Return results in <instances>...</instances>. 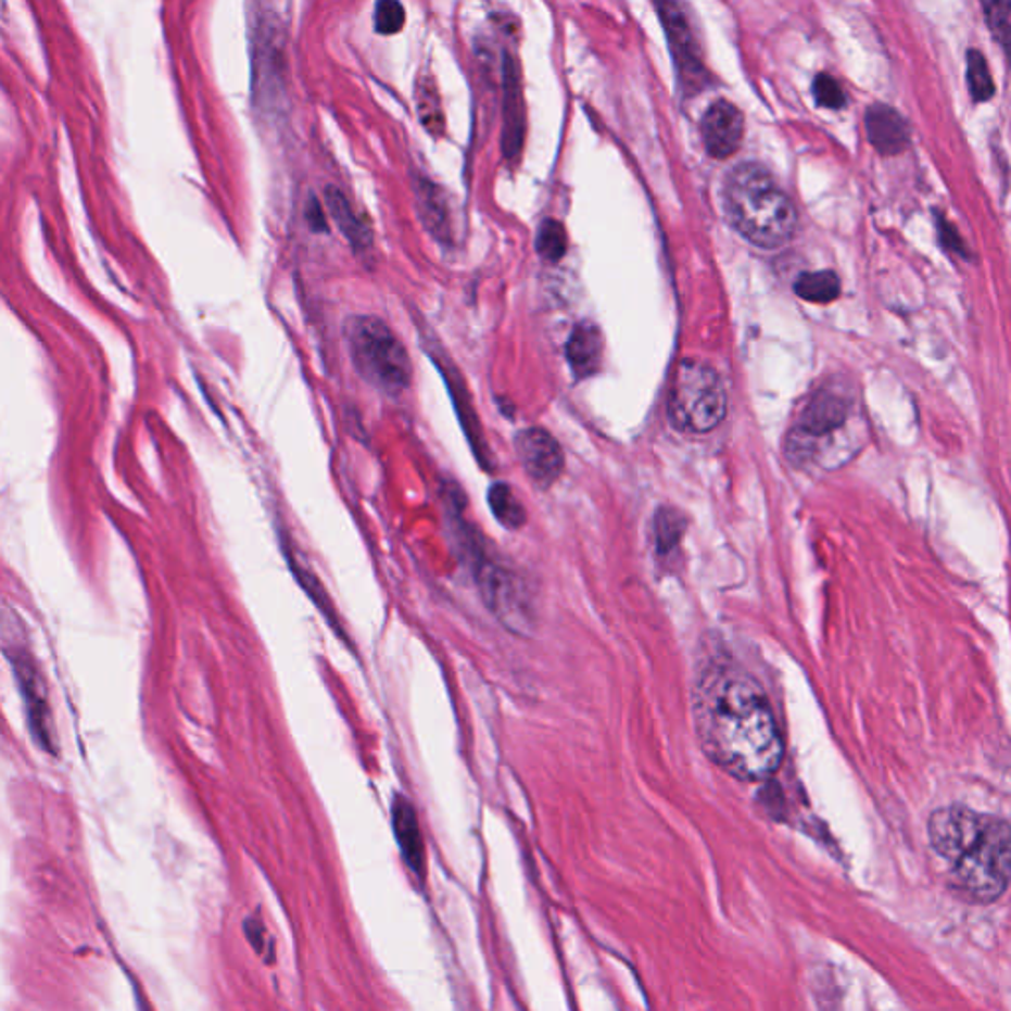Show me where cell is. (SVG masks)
Wrapping results in <instances>:
<instances>
[{
    "label": "cell",
    "mask_w": 1011,
    "mask_h": 1011,
    "mask_svg": "<svg viewBox=\"0 0 1011 1011\" xmlns=\"http://www.w3.org/2000/svg\"><path fill=\"white\" fill-rule=\"evenodd\" d=\"M451 528L480 598L490 615L514 634H530L535 624L532 595L522 576L490 544L484 533L463 516V504L451 494Z\"/></svg>",
    "instance_id": "3957f363"
},
{
    "label": "cell",
    "mask_w": 1011,
    "mask_h": 1011,
    "mask_svg": "<svg viewBox=\"0 0 1011 1011\" xmlns=\"http://www.w3.org/2000/svg\"><path fill=\"white\" fill-rule=\"evenodd\" d=\"M865 129L871 144L883 156L902 153L909 144V125L889 105L870 108L865 113Z\"/></svg>",
    "instance_id": "5bb4252c"
},
{
    "label": "cell",
    "mask_w": 1011,
    "mask_h": 1011,
    "mask_svg": "<svg viewBox=\"0 0 1011 1011\" xmlns=\"http://www.w3.org/2000/svg\"><path fill=\"white\" fill-rule=\"evenodd\" d=\"M743 113L729 101H716L702 121V135L707 153L713 159H728L740 151L743 141Z\"/></svg>",
    "instance_id": "8fae6325"
},
{
    "label": "cell",
    "mask_w": 1011,
    "mask_h": 1011,
    "mask_svg": "<svg viewBox=\"0 0 1011 1011\" xmlns=\"http://www.w3.org/2000/svg\"><path fill=\"white\" fill-rule=\"evenodd\" d=\"M405 24V9L395 0H381L376 4L374 12V26L381 36H393L400 33Z\"/></svg>",
    "instance_id": "484cf974"
},
{
    "label": "cell",
    "mask_w": 1011,
    "mask_h": 1011,
    "mask_svg": "<svg viewBox=\"0 0 1011 1011\" xmlns=\"http://www.w3.org/2000/svg\"><path fill=\"white\" fill-rule=\"evenodd\" d=\"M417 216L424 222L425 229L439 241L448 240V207L443 192L431 180L417 176L414 185Z\"/></svg>",
    "instance_id": "e0dca14e"
},
{
    "label": "cell",
    "mask_w": 1011,
    "mask_h": 1011,
    "mask_svg": "<svg viewBox=\"0 0 1011 1011\" xmlns=\"http://www.w3.org/2000/svg\"><path fill=\"white\" fill-rule=\"evenodd\" d=\"M437 366L441 368V374H443L446 386H448L458 421L465 429V435H467L468 445L472 448V455L479 460L480 468H484L486 472H492L494 470V457H492V451H490L489 443H486V437H484V431L480 427L479 417H477V412H475L472 402L468 397L467 388L463 383L460 374L455 370L453 362H446L445 366H441V364H437Z\"/></svg>",
    "instance_id": "7c38bea8"
},
{
    "label": "cell",
    "mask_w": 1011,
    "mask_h": 1011,
    "mask_svg": "<svg viewBox=\"0 0 1011 1011\" xmlns=\"http://www.w3.org/2000/svg\"><path fill=\"white\" fill-rule=\"evenodd\" d=\"M325 204H327L330 218L334 219L340 233L346 238L350 245L356 251H366L371 248V231L362 219L356 216L354 207L337 186H328L325 190Z\"/></svg>",
    "instance_id": "ac0fdd59"
},
{
    "label": "cell",
    "mask_w": 1011,
    "mask_h": 1011,
    "mask_svg": "<svg viewBox=\"0 0 1011 1011\" xmlns=\"http://www.w3.org/2000/svg\"><path fill=\"white\" fill-rule=\"evenodd\" d=\"M567 362L577 378H589L598 370L603 358V337L591 323H581L573 328L567 340Z\"/></svg>",
    "instance_id": "2e32d148"
},
{
    "label": "cell",
    "mask_w": 1011,
    "mask_h": 1011,
    "mask_svg": "<svg viewBox=\"0 0 1011 1011\" xmlns=\"http://www.w3.org/2000/svg\"><path fill=\"white\" fill-rule=\"evenodd\" d=\"M728 414V395L718 371L702 362L684 359L675 370L668 397V415L678 431L707 433Z\"/></svg>",
    "instance_id": "52a82bcc"
},
{
    "label": "cell",
    "mask_w": 1011,
    "mask_h": 1011,
    "mask_svg": "<svg viewBox=\"0 0 1011 1011\" xmlns=\"http://www.w3.org/2000/svg\"><path fill=\"white\" fill-rule=\"evenodd\" d=\"M392 826L405 865L414 871L417 880H424L425 873H427L424 832L419 826L414 805L402 794L395 796V800H393Z\"/></svg>",
    "instance_id": "4fadbf2b"
},
{
    "label": "cell",
    "mask_w": 1011,
    "mask_h": 1011,
    "mask_svg": "<svg viewBox=\"0 0 1011 1011\" xmlns=\"http://www.w3.org/2000/svg\"><path fill=\"white\" fill-rule=\"evenodd\" d=\"M514 448L523 472L535 486L549 489L561 477L566 467L564 448L549 431L542 427H528L514 437Z\"/></svg>",
    "instance_id": "9c48e42d"
},
{
    "label": "cell",
    "mask_w": 1011,
    "mask_h": 1011,
    "mask_svg": "<svg viewBox=\"0 0 1011 1011\" xmlns=\"http://www.w3.org/2000/svg\"><path fill=\"white\" fill-rule=\"evenodd\" d=\"M283 547L285 555H287V559H289V567H291L294 577L299 579V583L305 589L306 595L313 598V603H315L316 607L327 617L330 627H334V629L340 632V629H338L337 612H334V607H332V603H330V598H328L327 589L323 587V583H320L318 577L311 571V567L303 566V564L299 561V557L294 554L293 545L283 542Z\"/></svg>",
    "instance_id": "44dd1931"
},
{
    "label": "cell",
    "mask_w": 1011,
    "mask_h": 1011,
    "mask_svg": "<svg viewBox=\"0 0 1011 1011\" xmlns=\"http://www.w3.org/2000/svg\"><path fill=\"white\" fill-rule=\"evenodd\" d=\"M7 654H9V660L14 668V678L23 694L34 741L46 753H55L54 725H52V713H50V704H48V692H46L45 678L34 660V654H30L28 646L23 644L18 636L12 639L11 648L7 646Z\"/></svg>",
    "instance_id": "ba28073f"
},
{
    "label": "cell",
    "mask_w": 1011,
    "mask_h": 1011,
    "mask_svg": "<svg viewBox=\"0 0 1011 1011\" xmlns=\"http://www.w3.org/2000/svg\"><path fill=\"white\" fill-rule=\"evenodd\" d=\"M723 200L731 226L750 243L774 250L793 238L796 210L761 164L735 166L725 180Z\"/></svg>",
    "instance_id": "277c9868"
},
{
    "label": "cell",
    "mask_w": 1011,
    "mask_h": 1011,
    "mask_svg": "<svg viewBox=\"0 0 1011 1011\" xmlns=\"http://www.w3.org/2000/svg\"><path fill=\"white\" fill-rule=\"evenodd\" d=\"M684 532V520L675 510L664 508L656 514V542L660 552H670L680 542Z\"/></svg>",
    "instance_id": "d4e9b609"
},
{
    "label": "cell",
    "mask_w": 1011,
    "mask_h": 1011,
    "mask_svg": "<svg viewBox=\"0 0 1011 1011\" xmlns=\"http://www.w3.org/2000/svg\"><path fill=\"white\" fill-rule=\"evenodd\" d=\"M694 725L707 757L740 781H764L783 762L771 702L759 682L735 666H711L699 675Z\"/></svg>",
    "instance_id": "6da1fadb"
},
{
    "label": "cell",
    "mask_w": 1011,
    "mask_h": 1011,
    "mask_svg": "<svg viewBox=\"0 0 1011 1011\" xmlns=\"http://www.w3.org/2000/svg\"><path fill=\"white\" fill-rule=\"evenodd\" d=\"M968 86H970L972 98L976 101H989L996 93L986 58L980 54L978 50L968 52Z\"/></svg>",
    "instance_id": "cb8c5ba5"
},
{
    "label": "cell",
    "mask_w": 1011,
    "mask_h": 1011,
    "mask_svg": "<svg viewBox=\"0 0 1011 1011\" xmlns=\"http://www.w3.org/2000/svg\"><path fill=\"white\" fill-rule=\"evenodd\" d=\"M306 219H308V226L315 231H327L325 212H323V207L316 202L315 198L311 200V204H306Z\"/></svg>",
    "instance_id": "4dcf8cb0"
},
{
    "label": "cell",
    "mask_w": 1011,
    "mask_h": 1011,
    "mask_svg": "<svg viewBox=\"0 0 1011 1011\" xmlns=\"http://www.w3.org/2000/svg\"><path fill=\"white\" fill-rule=\"evenodd\" d=\"M816 101L827 110H842L846 105V96L836 79L827 74H820L814 79Z\"/></svg>",
    "instance_id": "83f0119b"
},
{
    "label": "cell",
    "mask_w": 1011,
    "mask_h": 1011,
    "mask_svg": "<svg viewBox=\"0 0 1011 1011\" xmlns=\"http://www.w3.org/2000/svg\"><path fill=\"white\" fill-rule=\"evenodd\" d=\"M984 11H986V18H988L989 28H991V33H994V38L1000 40L1003 48H1008L1011 33L1010 2H986V4H984Z\"/></svg>",
    "instance_id": "4316f807"
},
{
    "label": "cell",
    "mask_w": 1011,
    "mask_h": 1011,
    "mask_svg": "<svg viewBox=\"0 0 1011 1011\" xmlns=\"http://www.w3.org/2000/svg\"><path fill=\"white\" fill-rule=\"evenodd\" d=\"M658 11L662 14V23L668 30L670 46L675 55V62L682 69V76L694 79L702 74L699 60L696 58V42L694 36L690 33V26L685 23V16L675 4H660Z\"/></svg>",
    "instance_id": "9a60e30c"
},
{
    "label": "cell",
    "mask_w": 1011,
    "mask_h": 1011,
    "mask_svg": "<svg viewBox=\"0 0 1011 1011\" xmlns=\"http://www.w3.org/2000/svg\"><path fill=\"white\" fill-rule=\"evenodd\" d=\"M928 842L950 865L952 889L970 902H994L1008 892L1011 830L1008 820L966 806L938 808L928 818Z\"/></svg>",
    "instance_id": "7a4b0ae2"
},
{
    "label": "cell",
    "mask_w": 1011,
    "mask_h": 1011,
    "mask_svg": "<svg viewBox=\"0 0 1011 1011\" xmlns=\"http://www.w3.org/2000/svg\"><path fill=\"white\" fill-rule=\"evenodd\" d=\"M535 250L545 262H559L567 251V231L561 222L547 218L535 233Z\"/></svg>",
    "instance_id": "603a6c76"
},
{
    "label": "cell",
    "mask_w": 1011,
    "mask_h": 1011,
    "mask_svg": "<svg viewBox=\"0 0 1011 1011\" xmlns=\"http://www.w3.org/2000/svg\"><path fill=\"white\" fill-rule=\"evenodd\" d=\"M354 368L376 390L400 395L412 383L414 366L392 328L376 316H350L344 325Z\"/></svg>",
    "instance_id": "8992f818"
},
{
    "label": "cell",
    "mask_w": 1011,
    "mask_h": 1011,
    "mask_svg": "<svg viewBox=\"0 0 1011 1011\" xmlns=\"http://www.w3.org/2000/svg\"><path fill=\"white\" fill-rule=\"evenodd\" d=\"M243 928H245V936H248L250 945L257 950L260 957H265V952L271 950V948L267 945V935H265L263 921H260V919H248V921L243 923Z\"/></svg>",
    "instance_id": "f1b7e54d"
},
{
    "label": "cell",
    "mask_w": 1011,
    "mask_h": 1011,
    "mask_svg": "<svg viewBox=\"0 0 1011 1011\" xmlns=\"http://www.w3.org/2000/svg\"><path fill=\"white\" fill-rule=\"evenodd\" d=\"M794 291L808 303L827 305L839 296V279L832 271L806 273L794 285Z\"/></svg>",
    "instance_id": "7402d4cb"
},
{
    "label": "cell",
    "mask_w": 1011,
    "mask_h": 1011,
    "mask_svg": "<svg viewBox=\"0 0 1011 1011\" xmlns=\"http://www.w3.org/2000/svg\"><path fill=\"white\" fill-rule=\"evenodd\" d=\"M489 508L494 520L510 532L522 530L528 523V511L523 508L520 498L516 496V492L506 482H494L490 486Z\"/></svg>",
    "instance_id": "d6986e66"
},
{
    "label": "cell",
    "mask_w": 1011,
    "mask_h": 1011,
    "mask_svg": "<svg viewBox=\"0 0 1011 1011\" xmlns=\"http://www.w3.org/2000/svg\"><path fill=\"white\" fill-rule=\"evenodd\" d=\"M502 89H504L502 153L508 163H516L522 154L523 139H526V103L522 98L520 66L510 54H504Z\"/></svg>",
    "instance_id": "30bf717a"
},
{
    "label": "cell",
    "mask_w": 1011,
    "mask_h": 1011,
    "mask_svg": "<svg viewBox=\"0 0 1011 1011\" xmlns=\"http://www.w3.org/2000/svg\"><path fill=\"white\" fill-rule=\"evenodd\" d=\"M938 226H940V240L945 241L946 248L950 251H958L960 255H964V245H962V240L958 238L955 226H952L950 222H946V219H940Z\"/></svg>",
    "instance_id": "f546056e"
},
{
    "label": "cell",
    "mask_w": 1011,
    "mask_h": 1011,
    "mask_svg": "<svg viewBox=\"0 0 1011 1011\" xmlns=\"http://www.w3.org/2000/svg\"><path fill=\"white\" fill-rule=\"evenodd\" d=\"M851 419V400L839 390L824 388L806 405L805 414L788 435V458L796 465L837 468L856 453L848 437L839 433Z\"/></svg>",
    "instance_id": "5b68a950"
},
{
    "label": "cell",
    "mask_w": 1011,
    "mask_h": 1011,
    "mask_svg": "<svg viewBox=\"0 0 1011 1011\" xmlns=\"http://www.w3.org/2000/svg\"><path fill=\"white\" fill-rule=\"evenodd\" d=\"M415 101H417V115L424 123L425 129L431 135H443L445 131V115L441 108V99L437 91V84L433 77H417L415 86Z\"/></svg>",
    "instance_id": "ffe728a7"
}]
</instances>
